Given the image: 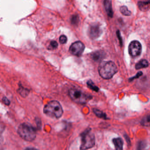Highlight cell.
I'll return each instance as SVG.
<instances>
[{"label":"cell","instance_id":"6da1fadb","mask_svg":"<svg viewBox=\"0 0 150 150\" xmlns=\"http://www.w3.org/2000/svg\"><path fill=\"white\" fill-rule=\"evenodd\" d=\"M118 70L115 64L111 61H102L98 67L100 76L105 79H111L117 73Z\"/></svg>","mask_w":150,"mask_h":150},{"label":"cell","instance_id":"7a4b0ae2","mask_svg":"<svg viewBox=\"0 0 150 150\" xmlns=\"http://www.w3.org/2000/svg\"><path fill=\"white\" fill-rule=\"evenodd\" d=\"M44 113L46 115L52 118H59L63 115V108L57 101L52 100L45 106Z\"/></svg>","mask_w":150,"mask_h":150},{"label":"cell","instance_id":"3957f363","mask_svg":"<svg viewBox=\"0 0 150 150\" xmlns=\"http://www.w3.org/2000/svg\"><path fill=\"white\" fill-rule=\"evenodd\" d=\"M18 134L24 140L31 142L36 137V132L35 128L28 123L21 124L18 127Z\"/></svg>","mask_w":150,"mask_h":150},{"label":"cell","instance_id":"277c9868","mask_svg":"<svg viewBox=\"0 0 150 150\" xmlns=\"http://www.w3.org/2000/svg\"><path fill=\"white\" fill-rule=\"evenodd\" d=\"M81 144L80 150H86L90 149L95 144L94 135L91 132V129H87L81 134Z\"/></svg>","mask_w":150,"mask_h":150},{"label":"cell","instance_id":"5b68a950","mask_svg":"<svg viewBox=\"0 0 150 150\" xmlns=\"http://www.w3.org/2000/svg\"><path fill=\"white\" fill-rule=\"evenodd\" d=\"M69 96L74 102L79 104H85L89 99V97L81 90L77 88H71L69 90Z\"/></svg>","mask_w":150,"mask_h":150},{"label":"cell","instance_id":"8992f818","mask_svg":"<svg viewBox=\"0 0 150 150\" xmlns=\"http://www.w3.org/2000/svg\"><path fill=\"white\" fill-rule=\"evenodd\" d=\"M85 45L82 42L78 41L72 44L69 48V52L76 57H80L82 55L85 50Z\"/></svg>","mask_w":150,"mask_h":150},{"label":"cell","instance_id":"52a82bcc","mask_svg":"<svg viewBox=\"0 0 150 150\" xmlns=\"http://www.w3.org/2000/svg\"><path fill=\"white\" fill-rule=\"evenodd\" d=\"M142 52V45L139 42L133 41L129 46V55L133 57H138Z\"/></svg>","mask_w":150,"mask_h":150},{"label":"cell","instance_id":"ba28073f","mask_svg":"<svg viewBox=\"0 0 150 150\" xmlns=\"http://www.w3.org/2000/svg\"><path fill=\"white\" fill-rule=\"evenodd\" d=\"M100 27L97 25H93L89 28V34L91 38L95 39L99 37L100 35Z\"/></svg>","mask_w":150,"mask_h":150},{"label":"cell","instance_id":"9c48e42d","mask_svg":"<svg viewBox=\"0 0 150 150\" xmlns=\"http://www.w3.org/2000/svg\"><path fill=\"white\" fill-rule=\"evenodd\" d=\"M115 145L116 150H122L123 146V141L121 138L118 137L113 139L112 140Z\"/></svg>","mask_w":150,"mask_h":150},{"label":"cell","instance_id":"30bf717a","mask_svg":"<svg viewBox=\"0 0 150 150\" xmlns=\"http://www.w3.org/2000/svg\"><path fill=\"white\" fill-rule=\"evenodd\" d=\"M104 7L105 10L109 17H112L113 15V11H112V4L110 1H104Z\"/></svg>","mask_w":150,"mask_h":150},{"label":"cell","instance_id":"8fae6325","mask_svg":"<svg viewBox=\"0 0 150 150\" xmlns=\"http://www.w3.org/2000/svg\"><path fill=\"white\" fill-rule=\"evenodd\" d=\"M138 5L140 10L146 11L150 8V1H139Z\"/></svg>","mask_w":150,"mask_h":150},{"label":"cell","instance_id":"7c38bea8","mask_svg":"<svg viewBox=\"0 0 150 150\" xmlns=\"http://www.w3.org/2000/svg\"><path fill=\"white\" fill-rule=\"evenodd\" d=\"M148 66H149V63L147 60L146 59H141L135 65V68L137 70H139L142 68H146Z\"/></svg>","mask_w":150,"mask_h":150},{"label":"cell","instance_id":"4fadbf2b","mask_svg":"<svg viewBox=\"0 0 150 150\" xmlns=\"http://www.w3.org/2000/svg\"><path fill=\"white\" fill-rule=\"evenodd\" d=\"M94 113H95L96 116L98 117L99 118H103V119H108L107 115L106 114L103 113V111H100L97 109H93Z\"/></svg>","mask_w":150,"mask_h":150},{"label":"cell","instance_id":"5bb4252c","mask_svg":"<svg viewBox=\"0 0 150 150\" xmlns=\"http://www.w3.org/2000/svg\"><path fill=\"white\" fill-rule=\"evenodd\" d=\"M18 91L19 93L21 94V95L23 97H26V96L28 95L29 93L28 89L23 87L22 86L21 87L19 88Z\"/></svg>","mask_w":150,"mask_h":150},{"label":"cell","instance_id":"9a60e30c","mask_svg":"<svg viewBox=\"0 0 150 150\" xmlns=\"http://www.w3.org/2000/svg\"><path fill=\"white\" fill-rule=\"evenodd\" d=\"M120 12L123 15L125 16H130L131 14V12L128 10V8L127 7L125 6H122L120 8Z\"/></svg>","mask_w":150,"mask_h":150},{"label":"cell","instance_id":"2e32d148","mask_svg":"<svg viewBox=\"0 0 150 150\" xmlns=\"http://www.w3.org/2000/svg\"><path fill=\"white\" fill-rule=\"evenodd\" d=\"M92 57L93 60L98 61L102 58V53H101L100 52H96L92 54Z\"/></svg>","mask_w":150,"mask_h":150},{"label":"cell","instance_id":"e0dca14e","mask_svg":"<svg viewBox=\"0 0 150 150\" xmlns=\"http://www.w3.org/2000/svg\"><path fill=\"white\" fill-rule=\"evenodd\" d=\"M87 84L88 86L90 89H92V90L96 91V92H98V91H99V88L96 86L94 85V84L93 83L92 81H88L87 83Z\"/></svg>","mask_w":150,"mask_h":150},{"label":"cell","instance_id":"ac0fdd59","mask_svg":"<svg viewBox=\"0 0 150 150\" xmlns=\"http://www.w3.org/2000/svg\"><path fill=\"white\" fill-rule=\"evenodd\" d=\"M79 21V18L77 15H74L71 18V23L74 25H78Z\"/></svg>","mask_w":150,"mask_h":150},{"label":"cell","instance_id":"d6986e66","mask_svg":"<svg viewBox=\"0 0 150 150\" xmlns=\"http://www.w3.org/2000/svg\"><path fill=\"white\" fill-rule=\"evenodd\" d=\"M58 44L57 42L55 41H52L50 43L48 49L50 50H56L58 48Z\"/></svg>","mask_w":150,"mask_h":150},{"label":"cell","instance_id":"ffe728a7","mask_svg":"<svg viewBox=\"0 0 150 150\" xmlns=\"http://www.w3.org/2000/svg\"><path fill=\"white\" fill-rule=\"evenodd\" d=\"M67 41V37L65 35H62L60 36V37H59V42L61 44H64L66 43Z\"/></svg>","mask_w":150,"mask_h":150},{"label":"cell","instance_id":"44dd1931","mask_svg":"<svg viewBox=\"0 0 150 150\" xmlns=\"http://www.w3.org/2000/svg\"><path fill=\"white\" fill-rule=\"evenodd\" d=\"M145 144L143 141L139 142L137 146V150H142L145 147Z\"/></svg>","mask_w":150,"mask_h":150},{"label":"cell","instance_id":"7402d4cb","mask_svg":"<svg viewBox=\"0 0 150 150\" xmlns=\"http://www.w3.org/2000/svg\"><path fill=\"white\" fill-rule=\"evenodd\" d=\"M143 125H145L146 123H150V115L147 116L143 120Z\"/></svg>","mask_w":150,"mask_h":150},{"label":"cell","instance_id":"603a6c76","mask_svg":"<svg viewBox=\"0 0 150 150\" xmlns=\"http://www.w3.org/2000/svg\"><path fill=\"white\" fill-rule=\"evenodd\" d=\"M2 102L4 104L6 105H9L10 104V102L9 100H8L7 98L6 97H3L2 98Z\"/></svg>","mask_w":150,"mask_h":150},{"label":"cell","instance_id":"cb8c5ba5","mask_svg":"<svg viewBox=\"0 0 150 150\" xmlns=\"http://www.w3.org/2000/svg\"><path fill=\"white\" fill-rule=\"evenodd\" d=\"M117 37H118V38H119V41H120V43H121V45H122V39H121L122 38H121V36H120V32H119V31H117Z\"/></svg>","mask_w":150,"mask_h":150},{"label":"cell","instance_id":"d4e9b609","mask_svg":"<svg viewBox=\"0 0 150 150\" xmlns=\"http://www.w3.org/2000/svg\"><path fill=\"white\" fill-rule=\"evenodd\" d=\"M25 150H38V149H36L35 148H33V147H29V148H26Z\"/></svg>","mask_w":150,"mask_h":150}]
</instances>
